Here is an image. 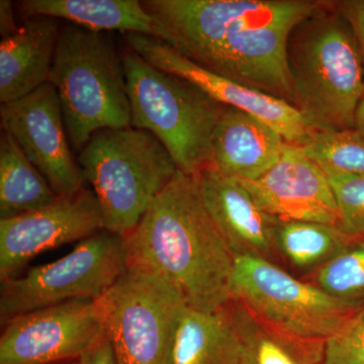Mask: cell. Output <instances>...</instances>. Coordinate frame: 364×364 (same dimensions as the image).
Returning a JSON list of instances; mask_svg holds the SVG:
<instances>
[{"label":"cell","instance_id":"25","mask_svg":"<svg viewBox=\"0 0 364 364\" xmlns=\"http://www.w3.org/2000/svg\"><path fill=\"white\" fill-rule=\"evenodd\" d=\"M340 213L338 227L353 241L364 240V178L328 173Z\"/></svg>","mask_w":364,"mask_h":364},{"label":"cell","instance_id":"16","mask_svg":"<svg viewBox=\"0 0 364 364\" xmlns=\"http://www.w3.org/2000/svg\"><path fill=\"white\" fill-rule=\"evenodd\" d=\"M289 144L248 112L225 107L213 138V166L239 181H254L272 168Z\"/></svg>","mask_w":364,"mask_h":364},{"label":"cell","instance_id":"27","mask_svg":"<svg viewBox=\"0 0 364 364\" xmlns=\"http://www.w3.org/2000/svg\"><path fill=\"white\" fill-rule=\"evenodd\" d=\"M337 6L350 23L358 40L364 69V0H338Z\"/></svg>","mask_w":364,"mask_h":364},{"label":"cell","instance_id":"13","mask_svg":"<svg viewBox=\"0 0 364 364\" xmlns=\"http://www.w3.org/2000/svg\"><path fill=\"white\" fill-rule=\"evenodd\" d=\"M105 230L93 191L83 189L47 207L0 219V282L16 277L36 256Z\"/></svg>","mask_w":364,"mask_h":364},{"label":"cell","instance_id":"26","mask_svg":"<svg viewBox=\"0 0 364 364\" xmlns=\"http://www.w3.org/2000/svg\"><path fill=\"white\" fill-rule=\"evenodd\" d=\"M321 364H364V306L326 340Z\"/></svg>","mask_w":364,"mask_h":364},{"label":"cell","instance_id":"4","mask_svg":"<svg viewBox=\"0 0 364 364\" xmlns=\"http://www.w3.org/2000/svg\"><path fill=\"white\" fill-rule=\"evenodd\" d=\"M49 82L56 88L74 152L98 131L132 127L123 60L107 33L64 26Z\"/></svg>","mask_w":364,"mask_h":364},{"label":"cell","instance_id":"12","mask_svg":"<svg viewBox=\"0 0 364 364\" xmlns=\"http://www.w3.org/2000/svg\"><path fill=\"white\" fill-rule=\"evenodd\" d=\"M124 44L151 65L198 86L217 102L241 109L272 127L291 145L305 147L317 131L294 105L219 74L205 70L184 58L166 43L139 33L123 35Z\"/></svg>","mask_w":364,"mask_h":364},{"label":"cell","instance_id":"11","mask_svg":"<svg viewBox=\"0 0 364 364\" xmlns=\"http://www.w3.org/2000/svg\"><path fill=\"white\" fill-rule=\"evenodd\" d=\"M0 124L59 198H70L85 188L54 85L46 83L25 97L1 105Z\"/></svg>","mask_w":364,"mask_h":364},{"label":"cell","instance_id":"22","mask_svg":"<svg viewBox=\"0 0 364 364\" xmlns=\"http://www.w3.org/2000/svg\"><path fill=\"white\" fill-rule=\"evenodd\" d=\"M352 242L337 225L277 220L274 226L275 247L299 268L321 267Z\"/></svg>","mask_w":364,"mask_h":364},{"label":"cell","instance_id":"8","mask_svg":"<svg viewBox=\"0 0 364 364\" xmlns=\"http://www.w3.org/2000/svg\"><path fill=\"white\" fill-rule=\"evenodd\" d=\"M231 289L233 299L267 325L317 343H325L358 308L294 279L259 256H234Z\"/></svg>","mask_w":364,"mask_h":364},{"label":"cell","instance_id":"5","mask_svg":"<svg viewBox=\"0 0 364 364\" xmlns=\"http://www.w3.org/2000/svg\"><path fill=\"white\" fill-rule=\"evenodd\" d=\"M121 55L132 127L156 136L179 171L198 176L212 165L213 138L226 105L191 81L151 65L129 46Z\"/></svg>","mask_w":364,"mask_h":364},{"label":"cell","instance_id":"19","mask_svg":"<svg viewBox=\"0 0 364 364\" xmlns=\"http://www.w3.org/2000/svg\"><path fill=\"white\" fill-rule=\"evenodd\" d=\"M241 342L229 310L186 306L177 326L173 364H239Z\"/></svg>","mask_w":364,"mask_h":364},{"label":"cell","instance_id":"31","mask_svg":"<svg viewBox=\"0 0 364 364\" xmlns=\"http://www.w3.org/2000/svg\"><path fill=\"white\" fill-rule=\"evenodd\" d=\"M58 364H80L79 360L68 361V363H58Z\"/></svg>","mask_w":364,"mask_h":364},{"label":"cell","instance_id":"9","mask_svg":"<svg viewBox=\"0 0 364 364\" xmlns=\"http://www.w3.org/2000/svg\"><path fill=\"white\" fill-rule=\"evenodd\" d=\"M128 268L124 239L102 230L59 259L1 282V323L74 299L97 301Z\"/></svg>","mask_w":364,"mask_h":364},{"label":"cell","instance_id":"10","mask_svg":"<svg viewBox=\"0 0 364 364\" xmlns=\"http://www.w3.org/2000/svg\"><path fill=\"white\" fill-rule=\"evenodd\" d=\"M104 336L98 301H65L14 316L2 323L0 364L78 360Z\"/></svg>","mask_w":364,"mask_h":364},{"label":"cell","instance_id":"15","mask_svg":"<svg viewBox=\"0 0 364 364\" xmlns=\"http://www.w3.org/2000/svg\"><path fill=\"white\" fill-rule=\"evenodd\" d=\"M203 202L233 256L267 258L275 247L277 220L263 212L238 179L213 165L196 176Z\"/></svg>","mask_w":364,"mask_h":364},{"label":"cell","instance_id":"20","mask_svg":"<svg viewBox=\"0 0 364 364\" xmlns=\"http://www.w3.org/2000/svg\"><path fill=\"white\" fill-rule=\"evenodd\" d=\"M241 342L239 364H321L324 343L304 341L274 329L240 301L228 305Z\"/></svg>","mask_w":364,"mask_h":364},{"label":"cell","instance_id":"1","mask_svg":"<svg viewBox=\"0 0 364 364\" xmlns=\"http://www.w3.org/2000/svg\"><path fill=\"white\" fill-rule=\"evenodd\" d=\"M323 0H145L158 39L184 58L294 105L287 44ZM296 107V105H294Z\"/></svg>","mask_w":364,"mask_h":364},{"label":"cell","instance_id":"6","mask_svg":"<svg viewBox=\"0 0 364 364\" xmlns=\"http://www.w3.org/2000/svg\"><path fill=\"white\" fill-rule=\"evenodd\" d=\"M77 161L100 203L105 230L123 238L178 171L156 136L133 127L93 134Z\"/></svg>","mask_w":364,"mask_h":364},{"label":"cell","instance_id":"3","mask_svg":"<svg viewBox=\"0 0 364 364\" xmlns=\"http://www.w3.org/2000/svg\"><path fill=\"white\" fill-rule=\"evenodd\" d=\"M294 105L316 131L354 129L364 69L350 23L337 1L323 0L294 26L287 44Z\"/></svg>","mask_w":364,"mask_h":364},{"label":"cell","instance_id":"18","mask_svg":"<svg viewBox=\"0 0 364 364\" xmlns=\"http://www.w3.org/2000/svg\"><path fill=\"white\" fill-rule=\"evenodd\" d=\"M18 9L23 18L49 16L92 32L158 37L154 18L138 0H23Z\"/></svg>","mask_w":364,"mask_h":364},{"label":"cell","instance_id":"30","mask_svg":"<svg viewBox=\"0 0 364 364\" xmlns=\"http://www.w3.org/2000/svg\"><path fill=\"white\" fill-rule=\"evenodd\" d=\"M354 129L364 136V97L359 102L354 119Z\"/></svg>","mask_w":364,"mask_h":364},{"label":"cell","instance_id":"17","mask_svg":"<svg viewBox=\"0 0 364 364\" xmlns=\"http://www.w3.org/2000/svg\"><path fill=\"white\" fill-rule=\"evenodd\" d=\"M49 16L23 18L18 32L0 43V102H16L49 82L60 35Z\"/></svg>","mask_w":364,"mask_h":364},{"label":"cell","instance_id":"14","mask_svg":"<svg viewBox=\"0 0 364 364\" xmlns=\"http://www.w3.org/2000/svg\"><path fill=\"white\" fill-rule=\"evenodd\" d=\"M239 181L261 210L279 221L339 225L338 205L329 178L303 147L289 144L279 161L263 176Z\"/></svg>","mask_w":364,"mask_h":364},{"label":"cell","instance_id":"23","mask_svg":"<svg viewBox=\"0 0 364 364\" xmlns=\"http://www.w3.org/2000/svg\"><path fill=\"white\" fill-rule=\"evenodd\" d=\"M303 149L326 174L364 178V136L355 129L318 131Z\"/></svg>","mask_w":364,"mask_h":364},{"label":"cell","instance_id":"21","mask_svg":"<svg viewBox=\"0 0 364 364\" xmlns=\"http://www.w3.org/2000/svg\"><path fill=\"white\" fill-rule=\"evenodd\" d=\"M59 196L6 132L0 136V219L33 212Z\"/></svg>","mask_w":364,"mask_h":364},{"label":"cell","instance_id":"29","mask_svg":"<svg viewBox=\"0 0 364 364\" xmlns=\"http://www.w3.org/2000/svg\"><path fill=\"white\" fill-rule=\"evenodd\" d=\"M20 26L14 18V4L9 0L0 1V33L1 38L9 37L18 32Z\"/></svg>","mask_w":364,"mask_h":364},{"label":"cell","instance_id":"28","mask_svg":"<svg viewBox=\"0 0 364 364\" xmlns=\"http://www.w3.org/2000/svg\"><path fill=\"white\" fill-rule=\"evenodd\" d=\"M78 360L80 364H117L112 345L105 335Z\"/></svg>","mask_w":364,"mask_h":364},{"label":"cell","instance_id":"2","mask_svg":"<svg viewBox=\"0 0 364 364\" xmlns=\"http://www.w3.org/2000/svg\"><path fill=\"white\" fill-rule=\"evenodd\" d=\"M124 239L128 267L168 280L191 308L218 312L233 299L234 256L205 207L196 176L178 170Z\"/></svg>","mask_w":364,"mask_h":364},{"label":"cell","instance_id":"24","mask_svg":"<svg viewBox=\"0 0 364 364\" xmlns=\"http://www.w3.org/2000/svg\"><path fill=\"white\" fill-rule=\"evenodd\" d=\"M316 286L352 306L364 299V240L353 241L318 267Z\"/></svg>","mask_w":364,"mask_h":364},{"label":"cell","instance_id":"7","mask_svg":"<svg viewBox=\"0 0 364 364\" xmlns=\"http://www.w3.org/2000/svg\"><path fill=\"white\" fill-rule=\"evenodd\" d=\"M97 301L117 364H173L177 326L188 304L171 282L128 267Z\"/></svg>","mask_w":364,"mask_h":364}]
</instances>
